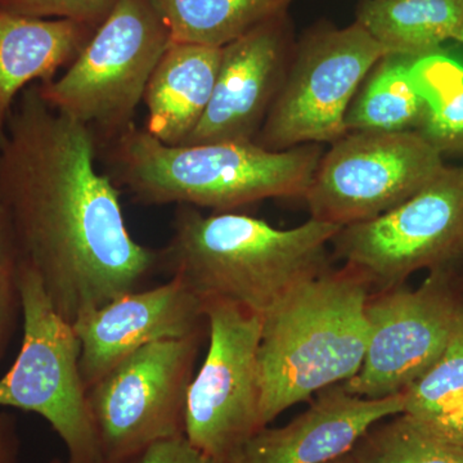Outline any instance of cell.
<instances>
[{
  "instance_id": "obj_1",
  "label": "cell",
  "mask_w": 463,
  "mask_h": 463,
  "mask_svg": "<svg viewBox=\"0 0 463 463\" xmlns=\"http://www.w3.org/2000/svg\"><path fill=\"white\" fill-rule=\"evenodd\" d=\"M0 205L21 263L67 322L141 288L158 252L133 239L97 169L96 132L27 88L0 130Z\"/></svg>"
},
{
  "instance_id": "obj_2",
  "label": "cell",
  "mask_w": 463,
  "mask_h": 463,
  "mask_svg": "<svg viewBox=\"0 0 463 463\" xmlns=\"http://www.w3.org/2000/svg\"><path fill=\"white\" fill-rule=\"evenodd\" d=\"M158 252L170 279L203 300L230 301L263 316L298 285L331 268L328 245L344 227L310 218L279 230L234 212L203 215L181 205Z\"/></svg>"
},
{
  "instance_id": "obj_3",
  "label": "cell",
  "mask_w": 463,
  "mask_h": 463,
  "mask_svg": "<svg viewBox=\"0 0 463 463\" xmlns=\"http://www.w3.org/2000/svg\"><path fill=\"white\" fill-rule=\"evenodd\" d=\"M371 286L353 268H328L292 288L263 316L259 364L261 421L346 383L364 364Z\"/></svg>"
},
{
  "instance_id": "obj_4",
  "label": "cell",
  "mask_w": 463,
  "mask_h": 463,
  "mask_svg": "<svg viewBox=\"0 0 463 463\" xmlns=\"http://www.w3.org/2000/svg\"><path fill=\"white\" fill-rule=\"evenodd\" d=\"M111 154L116 176L139 203L215 213L304 197L323 156L318 145L285 151L257 142L170 146L134 124L115 136Z\"/></svg>"
},
{
  "instance_id": "obj_5",
  "label": "cell",
  "mask_w": 463,
  "mask_h": 463,
  "mask_svg": "<svg viewBox=\"0 0 463 463\" xmlns=\"http://www.w3.org/2000/svg\"><path fill=\"white\" fill-rule=\"evenodd\" d=\"M170 44L149 0H116L65 74L39 85L42 96L70 118L118 136L133 124L149 78Z\"/></svg>"
},
{
  "instance_id": "obj_6",
  "label": "cell",
  "mask_w": 463,
  "mask_h": 463,
  "mask_svg": "<svg viewBox=\"0 0 463 463\" xmlns=\"http://www.w3.org/2000/svg\"><path fill=\"white\" fill-rule=\"evenodd\" d=\"M23 345L0 377V408L39 414L65 444L67 463H103L80 373V343L39 277L20 269Z\"/></svg>"
},
{
  "instance_id": "obj_7",
  "label": "cell",
  "mask_w": 463,
  "mask_h": 463,
  "mask_svg": "<svg viewBox=\"0 0 463 463\" xmlns=\"http://www.w3.org/2000/svg\"><path fill=\"white\" fill-rule=\"evenodd\" d=\"M386 52L358 23L321 27L292 53L288 71L254 142L270 151L335 143L347 111Z\"/></svg>"
},
{
  "instance_id": "obj_8",
  "label": "cell",
  "mask_w": 463,
  "mask_h": 463,
  "mask_svg": "<svg viewBox=\"0 0 463 463\" xmlns=\"http://www.w3.org/2000/svg\"><path fill=\"white\" fill-rule=\"evenodd\" d=\"M331 245L373 292L405 285L421 270L463 272V166H447L385 214L346 225Z\"/></svg>"
},
{
  "instance_id": "obj_9",
  "label": "cell",
  "mask_w": 463,
  "mask_h": 463,
  "mask_svg": "<svg viewBox=\"0 0 463 463\" xmlns=\"http://www.w3.org/2000/svg\"><path fill=\"white\" fill-rule=\"evenodd\" d=\"M201 334L142 347L87 390L103 463H128L154 444L185 437Z\"/></svg>"
},
{
  "instance_id": "obj_10",
  "label": "cell",
  "mask_w": 463,
  "mask_h": 463,
  "mask_svg": "<svg viewBox=\"0 0 463 463\" xmlns=\"http://www.w3.org/2000/svg\"><path fill=\"white\" fill-rule=\"evenodd\" d=\"M209 330L205 361L185 408V438L216 463H232L264 429L259 364L263 317L230 301L203 303Z\"/></svg>"
},
{
  "instance_id": "obj_11",
  "label": "cell",
  "mask_w": 463,
  "mask_h": 463,
  "mask_svg": "<svg viewBox=\"0 0 463 463\" xmlns=\"http://www.w3.org/2000/svg\"><path fill=\"white\" fill-rule=\"evenodd\" d=\"M370 343L364 364L341 383L349 394H403L463 330V272H432L417 288L373 292L365 306Z\"/></svg>"
},
{
  "instance_id": "obj_12",
  "label": "cell",
  "mask_w": 463,
  "mask_h": 463,
  "mask_svg": "<svg viewBox=\"0 0 463 463\" xmlns=\"http://www.w3.org/2000/svg\"><path fill=\"white\" fill-rule=\"evenodd\" d=\"M417 130L347 132L322 156L304 194L310 218L346 227L385 214L446 169Z\"/></svg>"
},
{
  "instance_id": "obj_13",
  "label": "cell",
  "mask_w": 463,
  "mask_h": 463,
  "mask_svg": "<svg viewBox=\"0 0 463 463\" xmlns=\"http://www.w3.org/2000/svg\"><path fill=\"white\" fill-rule=\"evenodd\" d=\"M291 56L286 14L222 48L212 99L184 145L254 142L281 88Z\"/></svg>"
},
{
  "instance_id": "obj_14",
  "label": "cell",
  "mask_w": 463,
  "mask_h": 463,
  "mask_svg": "<svg viewBox=\"0 0 463 463\" xmlns=\"http://www.w3.org/2000/svg\"><path fill=\"white\" fill-rule=\"evenodd\" d=\"M203 300L178 279L125 294L79 317L72 327L80 343L85 388L142 347L203 332Z\"/></svg>"
},
{
  "instance_id": "obj_15",
  "label": "cell",
  "mask_w": 463,
  "mask_h": 463,
  "mask_svg": "<svg viewBox=\"0 0 463 463\" xmlns=\"http://www.w3.org/2000/svg\"><path fill=\"white\" fill-rule=\"evenodd\" d=\"M405 394L368 399L343 385L317 394L307 411L281 428L265 426L232 463H326L349 453L368 429L403 413Z\"/></svg>"
},
{
  "instance_id": "obj_16",
  "label": "cell",
  "mask_w": 463,
  "mask_h": 463,
  "mask_svg": "<svg viewBox=\"0 0 463 463\" xmlns=\"http://www.w3.org/2000/svg\"><path fill=\"white\" fill-rule=\"evenodd\" d=\"M222 61V48L172 43L146 88V130L170 146L184 145L205 114Z\"/></svg>"
},
{
  "instance_id": "obj_17",
  "label": "cell",
  "mask_w": 463,
  "mask_h": 463,
  "mask_svg": "<svg viewBox=\"0 0 463 463\" xmlns=\"http://www.w3.org/2000/svg\"><path fill=\"white\" fill-rule=\"evenodd\" d=\"M90 26L66 18L21 16L0 7V130L27 85L50 83L88 43Z\"/></svg>"
},
{
  "instance_id": "obj_18",
  "label": "cell",
  "mask_w": 463,
  "mask_h": 463,
  "mask_svg": "<svg viewBox=\"0 0 463 463\" xmlns=\"http://www.w3.org/2000/svg\"><path fill=\"white\" fill-rule=\"evenodd\" d=\"M355 23L386 54L420 58L455 41L463 25V0H364Z\"/></svg>"
},
{
  "instance_id": "obj_19",
  "label": "cell",
  "mask_w": 463,
  "mask_h": 463,
  "mask_svg": "<svg viewBox=\"0 0 463 463\" xmlns=\"http://www.w3.org/2000/svg\"><path fill=\"white\" fill-rule=\"evenodd\" d=\"M413 60L395 54L381 58L347 111L346 133L419 132L429 103L414 81Z\"/></svg>"
},
{
  "instance_id": "obj_20",
  "label": "cell",
  "mask_w": 463,
  "mask_h": 463,
  "mask_svg": "<svg viewBox=\"0 0 463 463\" xmlns=\"http://www.w3.org/2000/svg\"><path fill=\"white\" fill-rule=\"evenodd\" d=\"M172 43L223 48L286 14L292 0H149Z\"/></svg>"
},
{
  "instance_id": "obj_21",
  "label": "cell",
  "mask_w": 463,
  "mask_h": 463,
  "mask_svg": "<svg viewBox=\"0 0 463 463\" xmlns=\"http://www.w3.org/2000/svg\"><path fill=\"white\" fill-rule=\"evenodd\" d=\"M350 453L356 463H463L462 447L408 413L374 423Z\"/></svg>"
},
{
  "instance_id": "obj_22",
  "label": "cell",
  "mask_w": 463,
  "mask_h": 463,
  "mask_svg": "<svg viewBox=\"0 0 463 463\" xmlns=\"http://www.w3.org/2000/svg\"><path fill=\"white\" fill-rule=\"evenodd\" d=\"M403 413L430 422L463 405V330L413 385L405 390Z\"/></svg>"
},
{
  "instance_id": "obj_23",
  "label": "cell",
  "mask_w": 463,
  "mask_h": 463,
  "mask_svg": "<svg viewBox=\"0 0 463 463\" xmlns=\"http://www.w3.org/2000/svg\"><path fill=\"white\" fill-rule=\"evenodd\" d=\"M429 112L419 132L441 152H463V66L447 63L425 88Z\"/></svg>"
},
{
  "instance_id": "obj_24",
  "label": "cell",
  "mask_w": 463,
  "mask_h": 463,
  "mask_svg": "<svg viewBox=\"0 0 463 463\" xmlns=\"http://www.w3.org/2000/svg\"><path fill=\"white\" fill-rule=\"evenodd\" d=\"M21 259L5 210L0 205V359L5 354L21 309Z\"/></svg>"
},
{
  "instance_id": "obj_25",
  "label": "cell",
  "mask_w": 463,
  "mask_h": 463,
  "mask_svg": "<svg viewBox=\"0 0 463 463\" xmlns=\"http://www.w3.org/2000/svg\"><path fill=\"white\" fill-rule=\"evenodd\" d=\"M116 0H0V7L21 16L57 17L88 26L100 25Z\"/></svg>"
},
{
  "instance_id": "obj_26",
  "label": "cell",
  "mask_w": 463,
  "mask_h": 463,
  "mask_svg": "<svg viewBox=\"0 0 463 463\" xmlns=\"http://www.w3.org/2000/svg\"><path fill=\"white\" fill-rule=\"evenodd\" d=\"M128 463H216L192 446L185 437L169 439L149 447Z\"/></svg>"
},
{
  "instance_id": "obj_27",
  "label": "cell",
  "mask_w": 463,
  "mask_h": 463,
  "mask_svg": "<svg viewBox=\"0 0 463 463\" xmlns=\"http://www.w3.org/2000/svg\"><path fill=\"white\" fill-rule=\"evenodd\" d=\"M20 448L16 419L0 408V463H20Z\"/></svg>"
},
{
  "instance_id": "obj_28",
  "label": "cell",
  "mask_w": 463,
  "mask_h": 463,
  "mask_svg": "<svg viewBox=\"0 0 463 463\" xmlns=\"http://www.w3.org/2000/svg\"><path fill=\"white\" fill-rule=\"evenodd\" d=\"M422 421V420H421ZM429 426L440 435L447 439L450 443L463 448V405L456 410L455 412L447 414L435 421L426 422Z\"/></svg>"
},
{
  "instance_id": "obj_29",
  "label": "cell",
  "mask_w": 463,
  "mask_h": 463,
  "mask_svg": "<svg viewBox=\"0 0 463 463\" xmlns=\"http://www.w3.org/2000/svg\"><path fill=\"white\" fill-rule=\"evenodd\" d=\"M326 463H356L355 459L353 458L352 453H346V455L337 457V458L332 459Z\"/></svg>"
},
{
  "instance_id": "obj_30",
  "label": "cell",
  "mask_w": 463,
  "mask_h": 463,
  "mask_svg": "<svg viewBox=\"0 0 463 463\" xmlns=\"http://www.w3.org/2000/svg\"><path fill=\"white\" fill-rule=\"evenodd\" d=\"M455 41L457 43H459V44L463 45V25H462L461 29H459L458 33H457Z\"/></svg>"
},
{
  "instance_id": "obj_31",
  "label": "cell",
  "mask_w": 463,
  "mask_h": 463,
  "mask_svg": "<svg viewBox=\"0 0 463 463\" xmlns=\"http://www.w3.org/2000/svg\"><path fill=\"white\" fill-rule=\"evenodd\" d=\"M50 463H63V462H61L60 459H54V461H52ZM67 463V462H66Z\"/></svg>"
}]
</instances>
